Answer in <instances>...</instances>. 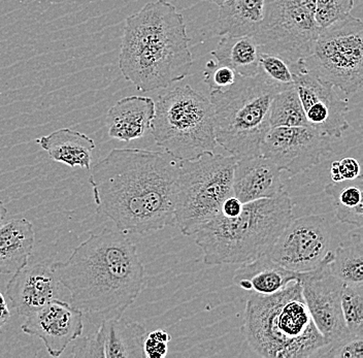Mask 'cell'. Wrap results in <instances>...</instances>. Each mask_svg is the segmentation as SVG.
<instances>
[{
    "label": "cell",
    "mask_w": 363,
    "mask_h": 358,
    "mask_svg": "<svg viewBox=\"0 0 363 358\" xmlns=\"http://www.w3.org/2000/svg\"><path fill=\"white\" fill-rule=\"evenodd\" d=\"M180 162L167 152L113 149L89 178L96 212L125 235L176 226L174 187Z\"/></svg>",
    "instance_id": "obj_1"
},
{
    "label": "cell",
    "mask_w": 363,
    "mask_h": 358,
    "mask_svg": "<svg viewBox=\"0 0 363 358\" xmlns=\"http://www.w3.org/2000/svg\"><path fill=\"white\" fill-rule=\"evenodd\" d=\"M72 306L99 323L119 318L145 287L146 269L135 244L120 230H104L51 266Z\"/></svg>",
    "instance_id": "obj_2"
},
{
    "label": "cell",
    "mask_w": 363,
    "mask_h": 358,
    "mask_svg": "<svg viewBox=\"0 0 363 358\" xmlns=\"http://www.w3.org/2000/svg\"><path fill=\"white\" fill-rule=\"evenodd\" d=\"M190 40L183 15L174 4L149 2L125 21L120 70L138 91L165 89L189 74Z\"/></svg>",
    "instance_id": "obj_3"
},
{
    "label": "cell",
    "mask_w": 363,
    "mask_h": 358,
    "mask_svg": "<svg viewBox=\"0 0 363 358\" xmlns=\"http://www.w3.org/2000/svg\"><path fill=\"white\" fill-rule=\"evenodd\" d=\"M242 330L261 357H313L328 346L306 307L301 281L271 296L251 294Z\"/></svg>",
    "instance_id": "obj_4"
},
{
    "label": "cell",
    "mask_w": 363,
    "mask_h": 358,
    "mask_svg": "<svg viewBox=\"0 0 363 358\" xmlns=\"http://www.w3.org/2000/svg\"><path fill=\"white\" fill-rule=\"evenodd\" d=\"M294 219V203L286 191L242 205L235 218L221 213L196 233L195 244L206 266L240 264L267 254Z\"/></svg>",
    "instance_id": "obj_5"
},
{
    "label": "cell",
    "mask_w": 363,
    "mask_h": 358,
    "mask_svg": "<svg viewBox=\"0 0 363 358\" xmlns=\"http://www.w3.org/2000/svg\"><path fill=\"white\" fill-rule=\"evenodd\" d=\"M279 91L260 74H238L226 89L211 91L217 144L237 160L261 155V144L271 129V104Z\"/></svg>",
    "instance_id": "obj_6"
},
{
    "label": "cell",
    "mask_w": 363,
    "mask_h": 358,
    "mask_svg": "<svg viewBox=\"0 0 363 358\" xmlns=\"http://www.w3.org/2000/svg\"><path fill=\"white\" fill-rule=\"evenodd\" d=\"M150 131L156 145L179 162L215 153L218 146L213 104L189 85L159 95Z\"/></svg>",
    "instance_id": "obj_7"
},
{
    "label": "cell",
    "mask_w": 363,
    "mask_h": 358,
    "mask_svg": "<svg viewBox=\"0 0 363 358\" xmlns=\"http://www.w3.org/2000/svg\"><path fill=\"white\" fill-rule=\"evenodd\" d=\"M237 158L208 154L179 164L174 187L176 226L184 235H196L221 211L224 201L233 196Z\"/></svg>",
    "instance_id": "obj_8"
},
{
    "label": "cell",
    "mask_w": 363,
    "mask_h": 358,
    "mask_svg": "<svg viewBox=\"0 0 363 358\" xmlns=\"http://www.w3.org/2000/svg\"><path fill=\"white\" fill-rule=\"evenodd\" d=\"M308 69L346 94L359 91L363 82V22L351 13L320 30Z\"/></svg>",
    "instance_id": "obj_9"
},
{
    "label": "cell",
    "mask_w": 363,
    "mask_h": 358,
    "mask_svg": "<svg viewBox=\"0 0 363 358\" xmlns=\"http://www.w3.org/2000/svg\"><path fill=\"white\" fill-rule=\"evenodd\" d=\"M320 30L314 17L294 0H265L262 22L254 38L260 52L294 65L311 55Z\"/></svg>",
    "instance_id": "obj_10"
},
{
    "label": "cell",
    "mask_w": 363,
    "mask_h": 358,
    "mask_svg": "<svg viewBox=\"0 0 363 358\" xmlns=\"http://www.w3.org/2000/svg\"><path fill=\"white\" fill-rule=\"evenodd\" d=\"M335 243L330 221L310 215L292 219L265 255L289 271L306 273L325 262Z\"/></svg>",
    "instance_id": "obj_11"
},
{
    "label": "cell",
    "mask_w": 363,
    "mask_h": 358,
    "mask_svg": "<svg viewBox=\"0 0 363 358\" xmlns=\"http://www.w3.org/2000/svg\"><path fill=\"white\" fill-rule=\"evenodd\" d=\"M294 87L301 99L308 125L321 135L339 139L349 128L348 101L335 87L308 69L305 59L291 65Z\"/></svg>",
    "instance_id": "obj_12"
},
{
    "label": "cell",
    "mask_w": 363,
    "mask_h": 358,
    "mask_svg": "<svg viewBox=\"0 0 363 358\" xmlns=\"http://www.w3.org/2000/svg\"><path fill=\"white\" fill-rule=\"evenodd\" d=\"M333 139L308 126L272 128L261 144V155L281 172L295 176L312 169L333 152Z\"/></svg>",
    "instance_id": "obj_13"
},
{
    "label": "cell",
    "mask_w": 363,
    "mask_h": 358,
    "mask_svg": "<svg viewBox=\"0 0 363 358\" xmlns=\"http://www.w3.org/2000/svg\"><path fill=\"white\" fill-rule=\"evenodd\" d=\"M333 251L321 266L303 273L301 278L306 307L328 345L351 335L345 324L340 306L342 282L329 271Z\"/></svg>",
    "instance_id": "obj_14"
},
{
    "label": "cell",
    "mask_w": 363,
    "mask_h": 358,
    "mask_svg": "<svg viewBox=\"0 0 363 358\" xmlns=\"http://www.w3.org/2000/svg\"><path fill=\"white\" fill-rule=\"evenodd\" d=\"M25 334L42 340L51 357H59L84 330V314L67 301H50L25 317L21 326Z\"/></svg>",
    "instance_id": "obj_15"
},
{
    "label": "cell",
    "mask_w": 363,
    "mask_h": 358,
    "mask_svg": "<svg viewBox=\"0 0 363 358\" xmlns=\"http://www.w3.org/2000/svg\"><path fill=\"white\" fill-rule=\"evenodd\" d=\"M147 330L140 323L123 316L99 323L91 337L76 346L72 357L101 358H146L144 341Z\"/></svg>",
    "instance_id": "obj_16"
},
{
    "label": "cell",
    "mask_w": 363,
    "mask_h": 358,
    "mask_svg": "<svg viewBox=\"0 0 363 358\" xmlns=\"http://www.w3.org/2000/svg\"><path fill=\"white\" fill-rule=\"evenodd\" d=\"M59 284L51 267L27 264L9 281L6 296L18 315L27 317L58 298Z\"/></svg>",
    "instance_id": "obj_17"
},
{
    "label": "cell",
    "mask_w": 363,
    "mask_h": 358,
    "mask_svg": "<svg viewBox=\"0 0 363 358\" xmlns=\"http://www.w3.org/2000/svg\"><path fill=\"white\" fill-rule=\"evenodd\" d=\"M282 172L262 155L238 160L233 172V196L242 203L272 198L284 191Z\"/></svg>",
    "instance_id": "obj_18"
},
{
    "label": "cell",
    "mask_w": 363,
    "mask_h": 358,
    "mask_svg": "<svg viewBox=\"0 0 363 358\" xmlns=\"http://www.w3.org/2000/svg\"><path fill=\"white\" fill-rule=\"evenodd\" d=\"M154 114L155 101L150 97H125L113 104L106 114L108 135L124 142L140 139L151 129Z\"/></svg>",
    "instance_id": "obj_19"
},
{
    "label": "cell",
    "mask_w": 363,
    "mask_h": 358,
    "mask_svg": "<svg viewBox=\"0 0 363 358\" xmlns=\"http://www.w3.org/2000/svg\"><path fill=\"white\" fill-rule=\"evenodd\" d=\"M303 273H295L263 255L242 264L233 275V284L251 294L271 296L294 282L301 281Z\"/></svg>",
    "instance_id": "obj_20"
},
{
    "label": "cell",
    "mask_w": 363,
    "mask_h": 358,
    "mask_svg": "<svg viewBox=\"0 0 363 358\" xmlns=\"http://www.w3.org/2000/svg\"><path fill=\"white\" fill-rule=\"evenodd\" d=\"M35 244L33 224L13 219L0 226V274L13 275L28 264Z\"/></svg>",
    "instance_id": "obj_21"
},
{
    "label": "cell",
    "mask_w": 363,
    "mask_h": 358,
    "mask_svg": "<svg viewBox=\"0 0 363 358\" xmlns=\"http://www.w3.org/2000/svg\"><path fill=\"white\" fill-rule=\"evenodd\" d=\"M36 142L54 162L65 163L69 167L91 169L92 152L96 145L85 133L70 128H61L51 135L38 138Z\"/></svg>",
    "instance_id": "obj_22"
},
{
    "label": "cell",
    "mask_w": 363,
    "mask_h": 358,
    "mask_svg": "<svg viewBox=\"0 0 363 358\" xmlns=\"http://www.w3.org/2000/svg\"><path fill=\"white\" fill-rule=\"evenodd\" d=\"M265 0H226L219 6L218 35L254 36L259 30Z\"/></svg>",
    "instance_id": "obj_23"
},
{
    "label": "cell",
    "mask_w": 363,
    "mask_h": 358,
    "mask_svg": "<svg viewBox=\"0 0 363 358\" xmlns=\"http://www.w3.org/2000/svg\"><path fill=\"white\" fill-rule=\"evenodd\" d=\"M211 55L217 62L233 67L240 76H256L259 70L260 47L254 36H221Z\"/></svg>",
    "instance_id": "obj_24"
},
{
    "label": "cell",
    "mask_w": 363,
    "mask_h": 358,
    "mask_svg": "<svg viewBox=\"0 0 363 358\" xmlns=\"http://www.w3.org/2000/svg\"><path fill=\"white\" fill-rule=\"evenodd\" d=\"M325 194L333 201L335 218L342 224L363 226V178L333 182L325 186Z\"/></svg>",
    "instance_id": "obj_25"
},
{
    "label": "cell",
    "mask_w": 363,
    "mask_h": 358,
    "mask_svg": "<svg viewBox=\"0 0 363 358\" xmlns=\"http://www.w3.org/2000/svg\"><path fill=\"white\" fill-rule=\"evenodd\" d=\"M351 231L333 251L329 271L342 283H363L362 228Z\"/></svg>",
    "instance_id": "obj_26"
},
{
    "label": "cell",
    "mask_w": 363,
    "mask_h": 358,
    "mask_svg": "<svg viewBox=\"0 0 363 358\" xmlns=\"http://www.w3.org/2000/svg\"><path fill=\"white\" fill-rule=\"evenodd\" d=\"M269 124L271 128L308 126L294 86L281 90L274 95L269 110Z\"/></svg>",
    "instance_id": "obj_27"
},
{
    "label": "cell",
    "mask_w": 363,
    "mask_h": 358,
    "mask_svg": "<svg viewBox=\"0 0 363 358\" xmlns=\"http://www.w3.org/2000/svg\"><path fill=\"white\" fill-rule=\"evenodd\" d=\"M340 306L349 334L363 337V283H342Z\"/></svg>",
    "instance_id": "obj_28"
},
{
    "label": "cell",
    "mask_w": 363,
    "mask_h": 358,
    "mask_svg": "<svg viewBox=\"0 0 363 358\" xmlns=\"http://www.w3.org/2000/svg\"><path fill=\"white\" fill-rule=\"evenodd\" d=\"M258 74L281 90L294 86L291 65L274 54L260 52Z\"/></svg>",
    "instance_id": "obj_29"
},
{
    "label": "cell",
    "mask_w": 363,
    "mask_h": 358,
    "mask_svg": "<svg viewBox=\"0 0 363 358\" xmlns=\"http://www.w3.org/2000/svg\"><path fill=\"white\" fill-rule=\"evenodd\" d=\"M354 0H317L314 19L320 28L339 21L350 15Z\"/></svg>",
    "instance_id": "obj_30"
},
{
    "label": "cell",
    "mask_w": 363,
    "mask_h": 358,
    "mask_svg": "<svg viewBox=\"0 0 363 358\" xmlns=\"http://www.w3.org/2000/svg\"><path fill=\"white\" fill-rule=\"evenodd\" d=\"M238 74L233 67L217 62L214 59L208 61L203 72L204 82L211 91L224 90L237 81Z\"/></svg>",
    "instance_id": "obj_31"
},
{
    "label": "cell",
    "mask_w": 363,
    "mask_h": 358,
    "mask_svg": "<svg viewBox=\"0 0 363 358\" xmlns=\"http://www.w3.org/2000/svg\"><path fill=\"white\" fill-rule=\"evenodd\" d=\"M325 352L317 353L315 357L331 358H363V337L349 335L345 339L328 344Z\"/></svg>",
    "instance_id": "obj_32"
},
{
    "label": "cell",
    "mask_w": 363,
    "mask_h": 358,
    "mask_svg": "<svg viewBox=\"0 0 363 358\" xmlns=\"http://www.w3.org/2000/svg\"><path fill=\"white\" fill-rule=\"evenodd\" d=\"M172 340L169 332L157 330L146 335L144 352L146 358H163L169 352V343Z\"/></svg>",
    "instance_id": "obj_33"
},
{
    "label": "cell",
    "mask_w": 363,
    "mask_h": 358,
    "mask_svg": "<svg viewBox=\"0 0 363 358\" xmlns=\"http://www.w3.org/2000/svg\"><path fill=\"white\" fill-rule=\"evenodd\" d=\"M362 174V165L355 158L345 157L331 163L330 177L333 182L354 180Z\"/></svg>",
    "instance_id": "obj_34"
},
{
    "label": "cell",
    "mask_w": 363,
    "mask_h": 358,
    "mask_svg": "<svg viewBox=\"0 0 363 358\" xmlns=\"http://www.w3.org/2000/svg\"><path fill=\"white\" fill-rule=\"evenodd\" d=\"M242 205L244 203L235 197V196H229L228 198H226L224 201L223 205H222L221 213L223 216L227 217V218H235L238 215L242 212Z\"/></svg>",
    "instance_id": "obj_35"
},
{
    "label": "cell",
    "mask_w": 363,
    "mask_h": 358,
    "mask_svg": "<svg viewBox=\"0 0 363 358\" xmlns=\"http://www.w3.org/2000/svg\"><path fill=\"white\" fill-rule=\"evenodd\" d=\"M10 318L11 312L9 310L8 303H6L4 294L0 292V330H1L2 326L8 323Z\"/></svg>",
    "instance_id": "obj_36"
},
{
    "label": "cell",
    "mask_w": 363,
    "mask_h": 358,
    "mask_svg": "<svg viewBox=\"0 0 363 358\" xmlns=\"http://www.w3.org/2000/svg\"><path fill=\"white\" fill-rule=\"evenodd\" d=\"M299 6L311 13L314 17L315 11H316L317 0H294Z\"/></svg>",
    "instance_id": "obj_37"
},
{
    "label": "cell",
    "mask_w": 363,
    "mask_h": 358,
    "mask_svg": "<svg viewBox=\"0 0 363 358\" xmlns=\"http://www.w3.org/2000/svg\"><path fill=\"white\" fill-rule=\"evenodd\" d=\"M6 213H8V211H6V206H4V201L0 199V226L4 224V219H6Z\"/></svg>",
    "instance_id": "obj_38"
},
{
    "label": "cell",
    "mask_w": 363,
    "mask_h": 358,
    "mask_svg": "<svg viewBox=\"0 0 363 358\" xmlns=\"http://www.w3.org/2000/svg\"><path fill=\"white\" fill-rule=\"evenodd\" d=\"M204 1L211 2V4H217L218 6H220L223 2H225L226 0H204Z\"/></svg>",
    "instance_id": "obj_39"
}]
</instances>
